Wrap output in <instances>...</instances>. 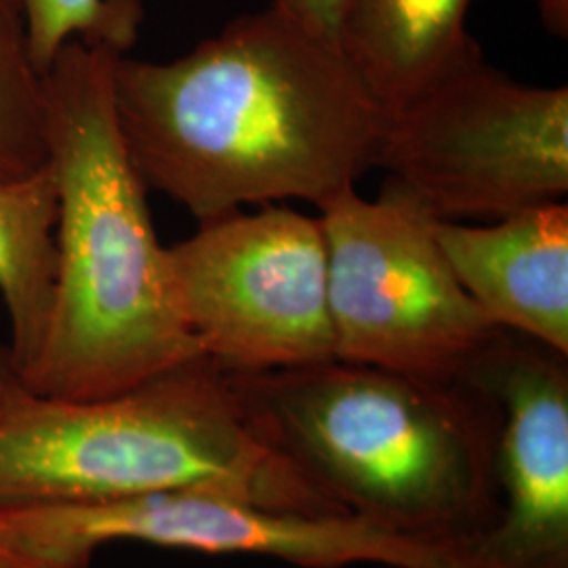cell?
I'll return each instance as SVG.
<instances>
[{
    "label": "cell",
    "instance_id": "cell-1",
    "mask_svg": "<svg viewBox=\"0 0 568 568\" xmlns=\"http://www.w3.org/2000/svg\"><path fill=\"white\" fill-rule=\"evenodd\" d=\"M145 187L199 222L246 204H321L377 169L386 108L344 49L267 7L171 61L114 63Z\"/></svg>",
    "mask_w": 568,
    "mask_h": 568
},
{
    "label": "cell",
    "instance_id": "cell-2",
    "mask_svg": "<svg viewBox=\"0 0 568 568\" xmlns=\"http://www.w3.org/2000/svg\"><path fill=\"white\" fill-rule=\"evenodd\" d=\"M121 53L70 41L44 72L58 183L53 304L34 361L11 375L32 394L93 400L204 358L178 304L169 246L114 105Z\"/></svg>",
    "mask_w": 568,
    "mask_h": 568
},
{
    "label": "cell",
    "instance_id": "cell-3",
    "mask_svg": "<svg viewBox=\"0 0 568 568\" xmlns=\"http://www.w3.org/2000/svg\"><path fill=\"white\" fill-rule=\"evenodd\" d=\"M230 377L265 438L349 516L467 548L499 518V410L469 382L339 358Z\"/></svg>",
    "mask_w": 568,
    "mask_h": 568
},
{
    "label": "cell",
    "instance_id": "cell-4",
    "mask_svg": "<svg viewBox=\"0 0 568 568\" xmlns=\"http://www.w3.org/2000/svg\"><path fill=\"white\" fill-rule=\"evenodd\" d=\"M169 490L349 516L265 438L230 373L209 358L93 400L47 398L7 377L0 508L95 506Z\"/></svg>",
    "mask_w": 568,
    "mask_h": 568
},
{
    "label": "cell",
    "instance_id": "cell-5",
    "mask_svg": "<svg viewBox=\"0 0 568 568\" xmlns=\"http://www.w3.org/2000/svg\"><path fill=\"white\" fill-rule=\"evenodd\" d=\"M335 358L457 384L504 331L457 281L436 220L396 183L345 187L318 206Z\"/></svg>",
    "mask_w": 568,
    "mask_h": 568
},
{
    "label": "cell",
    "instance_id": "cell-6",
    "mask_svg": "<svg viewBox=\"0 0 568 568\" xmlns=\"http://www.w3.org/2000/svg\"><path fill=\"white\" fill-rule=\"evenodd\" d=\"M377 169L445 222H497L568 194V87L467 61L387 110Z\"/></svg>",
    "mask_w": 568,
    "mask_h": 568
},
{
    "label": "cell",
    "instance_id": "cell-7",
    "mask_svg": "<svg viewBox=\"0 0 568 568\" xmlns=\"http://www.w3.org/2000/svg\"><path fill=\"white\" fill-rule=\"evenodd\" d=\"M0 539L44 568H87L95 549L112 541L267 556L305 568H487L462 544L410 537L356 516L260 508L204 490L95 506L0 508Z\"/></svg>",
    "mask_w": 568,
    "mask_h": 568
},
{
    "label": "cell",
    "instance_id": "cell-8",
    "mask_svg": "<svg viewBox=\"0 0 568 568\" xmlns=\"http://www.w3.org/2000/svg\"><path fill=\"white\" fill-rule=\"evenodd\" d=\"M183 321L204 358L264 373L335 358L328 270L318 217L264 204L201 222L169 246Z\"/></svg>",
    "mask_w": 568,
    "mask_h": 568
},
{
    "label": "cell",
    "instance_id": "cell-9",
    "mask_svg": "<svg viewBox=\"0 0 568 568\" xmlns=\"http://www.w3.org/2000/svg\"><path fill=\"white\" fill-rule=\"evenodd\" d=\"M466 382L499 410V518L469 549L487 568H568L567 356L501 331Z\"/></svg>",
    "mask_w": 568,
    "mask_h": 568
},
{
    "label": "cell",
    "instance_id": "cell-10",
    "mask_svg": "<svg viewBox=\"0 0 568 568\" xmlns=\"http://www.w3.org/2000/svg\"><path fill=\"white\" fill-rule=\"evenodd\" d=\"M457 281L490 323L568 356V204L530 206L485 227L436 220Z\"/></svg>",
    "mask_w": 568,
    "mask_h": 568
},
{
    "label": "cell",
    "instance_id": "cell-11",
    "mask_svg": "<svg viewBox=\"0 0 568 568\" xmlns=\"http://www.w3.org/2000/svg\"><path fill=\"white\" fill-rule=\"evenodd\" d=\"M471 0H344L339 47L387 110L483 55Z\"/></svg>",
    "mask_w": 568,
    "mask_h": 568
},
{
    "label": "cell",
    "instance_id": "cell-12",
    "mask_svg": "<svg viewBox=\"0 0 568 568\" xmlns=\"http://www.w3.org/2000/svg\"><path fill=\"white\" fill-rule=\"evenodd\" d=\"M58 183L51 164L0 178V295L11 323L9 371L20 375L41 347L58 265Z\"/></svg>",
    "mask_w": 568,
    "mask_h": 568
},
{
    "label": "cell",
    "instance_id": "cell-13",
    "mask_svg": "<svg viewBox=\"0 0 568 568\" xmlns=\"http://www.w3.org/2000/svg\"><path fill=\"white\" fill-rule=\"evenodd\" d=\"M49 163L44 74L37 68L20 0H0V178Z\"/></svg>",
    "mask_w": 568,
    "mask_h": 568
},
{
    "label": "cell",
    "instance_id": "cell-14",
    "mask_svg": "<svg viewBox=\"0 0 568 568\" xmlns=\"http://www.w3.org/2000/svg\"><path fill=\"white\" fill-rule=\"evenodd\" d=\"M28 42L42 74L70 41L124 55L142 23L140 0H20Z\"/></svg>",
    "mask_w": 568,
    "mask_h": 568
},
{
    "label": "cell",
    "instance_id": "cell-15",
    "mask_svg": "<svg viewBox=\"0 0 568 568\" xmlns=\"http://www.w3.org/2000/svg\"><path fill=\"white\" fill-rule=\"evenodd\" d=\"M270 7L307 32L339 44L344 0H272Z\"/></svg>",
    "mask_w": 568,
    "mask_h": 568
},
{
    "label": "cell",
    "instance_id": "cell-16",
    "mask_svg": "<svg viewBox=\"0 0 568 568\" xmlns=\"http://www.w3.org/2000/svg\"><path fill=\"white\" fill-rule=\"evenodd\" d=\"M537 7L549 34L565 41L568 37V0H537Z\"/></svg>",
    "mask_w": 568,
    "mask_h": 568
},
{
    "label": "cell",
    "instance_id": "cell-17",
    "mask_svg": "<svg viewBox=\"0 0 568 568\" xmlns=\"http://www.w3.org/2000/svg\"><path fill=\"white\" fill-rule=\"evenodd\" d=\"M0 568H44L0 539Z\"/></svg>",
    "mask_w": 568,
    "mask_h": 568
},
{
    "label": "cell",
    "instance_id": "cell-18",
    "mask_svg": "<svg viewBox=\"0 0 568 568\" xmlns=\"http://www.w3.org/2000/svg\"><path fill=\"white\" fill-rule=\"evenodd\" d=\"M4 394H7V377L0 375V413H2V405H4Z\"/></svg>",
    "mask_w": 568,
    "mask_h": 568
}]
</instances>
